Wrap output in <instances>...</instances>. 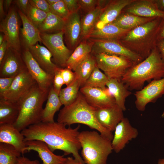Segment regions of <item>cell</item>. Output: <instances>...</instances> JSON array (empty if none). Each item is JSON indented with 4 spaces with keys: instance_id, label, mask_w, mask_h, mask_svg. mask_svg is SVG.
<instances>
[{
    "instance_id": "6da1fadb",
    "label": "cell",
    "mask_w": 164,
    "mask_h": 164,
    "mask_svg": "<svg viewBox=\"0 0 164 164\" xmlns=\"http://www.w3.org/2000/svg\"><path fill=\"white\" fill-rule=\"evenodd\" d=\"M80 125L75 128H67L64 124L58 122H43L31 125L21 131L25 142L39 140L46 143L52 152L60 150L66 155L72 154L74 158L81 164H85L79 153L81 148L79 141Z\"/></svg>"
},
{
    "instance_id": "7a4b0ae2",
    "label": "cell",
    "mask_w": 164,
    "mask_h": 164,
    "mask_svg": "<svg viewBox=\"0 0 164 164\" xmlns=\"http://www.w3.org/2000/svg\"><path fill=\"white\" fill-rule=\"evenodd\" d=\"M163 18H155L130 30L118 41L144 60L156 47L157 36Z\"/></svg>"
},
{
    "instance_id": "3957f363",
    "label": "cell",
    "mask_w": 164,
    "mask_h": 164,
    "mask_svg": "<svg viewBox=\"0 0 164 164\" xmlns=\"http://www.w3.org/2000/svg\"><path fill=\"white\" fill-rule=\"evenodd\" d=\"M164 77V62L157 46L149 55L127 71L121 81L130 91L142 89L145 83Z\"/></svg>"
},
{
    "instance_id": "277c9868",
    "label": "cell",
    "mask_w": 164,
    "mask_h": 164,
    "mask_svg": "<svg viewBox=\"0 0 164 164\" xmlns=\"http://www.w3.org/2000/svg\"><path fill=\"white\" fill-rule=\"evenodd\" d=\"M95 109L90 105L80 92L75 101L71 104L64 106L60 110L57 122L66 125L78 123L85 125L98 131L103 136L112 141L111 132L102 127L95 115Z\"/></svg>"
},
{
    "instance_id": "5b68a950",
    "label": "cell",
    "mask_w": 164,
    "mask_h": 164,
    "mask_svg": "<svg viewBox=\"0 0 164 164\" xmlns=\"http://www.w3.org/2000/svg\"><path fill=\"white\" fill-rule=\"evenodd\" d=\"M49 91L42 89L37 84L17 102L19 113L13 125L20 131L42 122L43 105L47 99Z\"/></svg>"
},
{
    "instance_id": "8992f818",
    "label": "cell",
    "mask_w": 164,
    "mask_h": 164,
    "mask_svg": "<svg viewBox=\"0 0 164 164\" xmlns=\"http://www.w3.org/2000/svg\"><path fill=\"white\" fill-rule=\"evenodd\" d=\"M81 155L85 164H106L113 150L111 141L96 131H83L79 135Z\"/></svg>"
},
{
    "instance_id": "52a82bcc",
    "label": "cell",
    "mask_w": 164,
    "mask_h": 164,
    "mask_svg": "<svg viewBox=\"0 0 164 164\" xmlns=\"http://www.w3.org/2000/svg\"><path fill=\"white\" fill-rule=\"evenodd\" d=\"M96 65L109 79L121 80L127 71L136 64L125 56L104 53L94 54Z\"/></svg>"
},
{
    "instance_id": "ba28073f",
    "label": "cell",
    "mask_w": 164,
    "mask_h": 164,
    "mask_svg": "<svg viewBox=\"0 0 164 164\" xmlns=\"http://www.w3.org/2000/svg\"><path fill=\"white\" fill-rule=\"evenodd\" d=\"M20 18L16 7L11 6L5 17L1 21L0 31L4 35L9 46L22 53Z\"/></svg>"
},
{
    "instance_id": "9c48e42d",
    "label": "cell",
    "mask_w": 164,
    "mask_h": 164,
    "mask_svg": "<svg viewBox=\"0 0 164 164\" xmlns=\"http://www.w3.org/2000/svg\"><path fill=\"white\" fill-rule=\"evenodd\" d=\"M64 34L63 31L54 34L40 33L42 43L51 53L56 64L61 68L65 67L71 54L64 43Z\"/></svg>"
},
{
    "instance_id": "30bf717a",
    "label": "cell",
    "mask_w": 164,
    "mask_h": 164,
    "mask_svg": "<svg viewBox=\"0 0 164 164\" xmlns=\"http://www.w3.org/2000/svg\"><path fill=\"white\" fill-rule=\"evenodd\" d=\"M28 71L16 76L9 89L0 97V99L18 102L37 84Z\"/></svg>"
},
{
    "instance_id": "8fae6325",
    "label": "cell",
    "mask_w": 164,
    "mask_h": 164,
    "mask_svg": "<svg viewBox=\"0 0 164 164\" xmlns=\"http://www.w3.org/2000/svg\"><path fill=\"white\" fill-rule=\"evenodd\" d=\"M93 42L92 51L94 54L104 53L123 56L127 57L136 64L144 59L121 44L118 40L91 39Z\"/></svg>"
},
{
    "instance_id": "7c38bea8",
    "label": "cell",
    "mask_w": 164,
    "mask_h": 164,
    "mask_svg": "<svg viewBox=\"0 0 164 164\" xmlns=\"http://www.w3.org/2000/svg\"><path fill=\"white\" fill-rule=\"evenodd\" d=\"M134 94L137 109L144 111L148 104L155 102L164 95V77L152 80L146 86L136 91Z\"/></svg>"
},
{
    "instance_id": "4fadbf2b",
    "label": "cell",
    "mask_w": 164,
    "mask_h": 164,
    "mask_svg": "<svg viewBox=\"0 0 164 164\" xmlns=\"http://www.w3.org/2000/svg\"><path fill=\"white\" fill-rule=\"evenodd\" d=\"M27 70L22 53L9 46L0 63V77H15Z\"/></svg>"
},
{
    "instance_id": "5bb4252c",
    "label": "cell",
    "mask_w": 164,
    "mask_h": 164,
    "mask_svg": "<svg viewBox=\"0 0 164 164\" xmlns=\"http://www.w3.org/2000/svg\"><path fill=\"white\" fill-rule=\"evenodd\" d=\"M22 54L28 71L39 87L42 89L49 91L53 85L54 75L50 74L44 70L29 50H22Z\"/></svg>"
},
{
    "instance_id": "9a60e30c",
    "label": "cell",
    "mask_w": 164,
    "mask_h": 164,
    "mask_svg": "<svg viewBox=\"0 0 164 164\" xmlns=\"http://www.w3.org/2000/svg\"><path fill=\"white\" fill-rule=\"evenodd\" d=\"M80 92L88 104L95 109L106 108L116 104L114 98L108 88L84 86L80 88Z\"/></svg>"
},
{
    "instance_id": "2e32d148",
    "label": "cell",
    "mask_w": 164,
    "mask_h": 164,
    "mask_svg": "<svg viewBox=\"0 0 164 164\" xmlns=\"http://www.w3.org/2000/svg\"><path fill=\"white\" fill-rule=\"evenodd\" d=\"M111 145L113 150L116 153L123 149L126 145L138 135L137 129L131 125L128 119L124 117L116 126Z\"/></svg>"
},
{
    "instance_id": "e0dca14e",
    "label": "cell",
    "mask_w": 164,
    "mask_h": 164,
    "mask_svg": "<svg viewBox=\"0 0 164 164\" xmlns=\"http://www.w3.org/2000/svg\"><path fill=\"white\" fill-rule=\"evenodd\" d=\"M18 12L21 20L22 27L20 28V39L22 50H29L38 42L42 43L40 32L38 28L19 9Z\"/></svg>"
},
{
    "instance_id": "ac0fdd59",
    "label": "cell",
    "mask_w": 164,
    "mask_h": 164,
    "mask_svg": "<svg viewBox=\"0 0 164 164\" xmlns=\"http://www.w3.org/2000/svg\"><path fill=\"white\" fill-rule=\"evenodd\" d=\"M122 12L143 17L164 18V12L158 8L154 0H134Z\"/></svg>"
},
{
    "instance_id": "d6986e66",
    "label": "cell",
    "mask_w": 164,
    "mask_h": 164,
    "mask_svg": "<svg viewBox=\"0 0 164 164\" xmlns=\"http://www.w3.org/2000/svg\"><path fill=\"white\" fill-rule=\"evenodd\" d=\"M123 111L116 104L110 107L95 109L94 113L99 124L112 132L124 117Z\"/></svg>"
},
{
    "instance_id": "ffe728a7",
    "label": "cell",
    "mask_w": 164,
    "mask_h": 164,
    "mask_svg": "<svg viewBox=\"0 0 164 164\" xmlns=\"http://www.w3.org/2000/svg\"><path fill=\"white\" fill-rule=\"evenodd\" d=\"M26 152L33 150L36 152L43 161L42 164H65L67 158L55 154L44 142L37 140L25 142Z\"/></svg>"
},
{
    "instance_id": "44dd1931",
    "label": "cell",
    "mask_w": 164,
    "mask_h": 164,
    "mask_svg": "<svg viewBox=\"0 0 164 164\" xmlns=\"http://www.w3.org/2000/svg\"><path fill=\"white\" fill-rule=\"evenodd\" d=\"M0 142L12 145L21 154L27 152L24 137L13 124H0Z\"/></svg>"
},
{
    "instance_id": "7402d4cb",
    "label": "cell",
    "mask_w": 164,
    "mask_h": 164,
    "mask_svg": "<svg viewBox=\"0 0 164 164\" xmlns=\"http://www.w3.org/2000/svg\"><path fill=\"white\" fill-rule=\"evenodd\" d=\"M134 0H108L94 29H100L112 22L122 10Z\"/></svg>"
},
{
    "instance_id": "603a6c76",
    "label": "cell",
    "mask_w": 164,
    "mask_h": 164,
    "mask_svg": "<svg viewBox=\"0 0 164 164\" xmlns=\"http://www.w3.org/2000/svg\"><path fill=\"white\" fill-rule=\"evenodd\" d=\"M81 26L80 16L78 13L70 14L65 20L63 30L67 45L70 48L76 45L81 36Z\"/></svg>"
},
{
    "instance_id": "cb8c5ba5",
    "label": "cell",
    "mask_w": 164,
    "mask_h": 164,
    "mask_svg": "<svg viewBox=\"0 0 164 164\" xmlns=\"http://www.w3.org/2000/svg\"><path fill=\"white\" fill-rule=\"evenodd\" d=\"M29 50L44 70L50 74L54 75L55 70L58 66L52 61V54L46 47L37 43L31 46Z\"/></svg>"
},
{
    "instance_id": "d4e9b609",
    "label": "cell",
    "mask_w": 164,
    "mask_h": 164,
    "mask_svg": "<svg viewBox=\"0 0 164 164\" xmlns=\"http://www.w3.org/2000/svg\"><path fill=\"white\" fill-rule=\"evenodd\" d=\"M130 30L122 29L111 23L100 29H94L87 38L91 39L118 40Z\"/></svg>"
},
{
    "instance_id": "484cf974",
    "label": "cell",
    "mask_w": 164,
    "mask_h": 164,
    "mask_svg": "<svg viewBox=\"0 0 164 164\" xmlns=\"http://www.w3.org/2000/svg\"><path fill=\"white\" fill-rule=\"evenodd\" d=\"M106 86L114 98L116 104L123 111H125V100L131 94L130 91L121 80L116 79H109Z\"/></svg>"
},
{
    "instance_id": "4316f807",
    "label": "cell",
    "mask_w": 164,
    "mask_h": 164,
    "mask_svg": "<svg viewBox=\"0 0 164 164\" xmlns=\"http://www.w3.org/2000/svg\"><path fill=\"white\" fill-rule=\"evenodd\" d=\"M93 42L83 41L80 43L71 53L66 65L65 68L74 71L77 67L92 51Z\"/></svg>"
},
{
    "instance_id": "83f0119b",
    "label": "cell",
    "mask_w": 164,
    "mask_h": 164,
    "mask_svg": "<svg viewBox=\"0 0 164 164\" xmlns=\"http://www.w3.org/2000/svg\"><path fill=\"white\" fill-rule=\"evenodd\" d=\"M62 105L59 94L55 91L53 85L49 90L46 104L42 112V122H54V115Z\"/></svg>"
},
{
    "instance_id": "f1b7e54d",
    "label": "cell",
    "mask_w": 164,
    "mask_h": 164,
    "mask_svg": "<svg viewBox=\"0 0 164 164\" xmlns=\"http://www.w3.org/2000/svg\"><path fill=\"white\" fill-rule=\"evenodd\" d=\"M155 18L141 17L121 12L111 23L123 29L130 30Z\"/></svg>"
},
{
    "instance_id": "f546056e",
    "label": "cell",
    "mask_w": 164,
    "mask_h": 164,
    "mask_svg": "<svg viewBox=\"0 0 164 164\" xmlns=\"http://www.w3.org/2000/svg\"><path fill=\"white\" fill-rule=\"evenodd\" d=\"M19 113L17 103L0 99V124H14Z\"/></svg>"
},
{
    "instance_id": "4dcf8cb0",
    "label": "cell",
    "mask_w": 164,
    "mask_h": 164,
    "mask_svg": "<svg viewBox=\"0 0 164 164\" xmlns=\"http://www.w3.org/2000/svg\"><path fill=\"white\" fill-rule=\"evenodd\" d=\"M65 20L51 12L38 28L41 33L54 34L63 31Z\"/></svg>"
},
{
    "instance_id": "1f68e13d",
    "label": "cell",
    "mask_w": 164,
    "mask_h": 164,
    "mask_svg": "<svg viewBox=\"0 0 164 164\" xmlns=\"http://www.w3.org/2000/svg\"><path fill=\"white\" fill-rule=\"evenodd\" d=\"M104 8L98 5L94 10L87 13L81 19V37L87 38L94 29Z\"/></svg>"
},
{
    "instance_id": "d6a6232c",
    "label": "cell",
    "mask_w": 164,
    "mask_h": 164,
    "mask_svg": "<svg viewBox=\"0 0 164 164\" xmlns=\"http://www.w3.org/2000/svg\"><path fill=\"white\" fill-rule=\"evenodd\" d=\"M96 65L94 56L90 54L77 67L74 72L76 79L80 84L81 87L84 86Z\"/></svg>"
},
{
    "instance_id": "836d02e7",
    "label": "cell",
    "mask_w": 164,
    "mask_h": 164,
    "mask_svg": "<svg viewBox=\"0 0 164 164\" xmlns=\"http://www.w3.org/2000/svg\"><path fill=\"white\" fill-rule=\"evenodd\" d=\"M80 87H81L80 84L76 79L71 84L61 89L59 95L62 105L66 106L73 103L78 96Z\"/></svg>"
},
{
    "instance_id": "e575fe53",
    "label": "cell",
    "mask_w": 164,
    "mask_h": 164,
    "mask_svg": "<svg viewBox=\"0 0 164 164\" xmlns=\"http://www.w3.org/2000/svg\"><path fill=\"white\" fill-rule=\"evenodd\" d=\"M21 154L12 145L0 142V164H15Z\"/></svg>"
},
{
    "instance_id": "d590c367",
    "label": "cell",
    "mask_w": 164,
    "mask_h": 164,
    "mask_svg": "<svg viewBox=\"0 0 164 164\" xmlns=\"http://www.w3.org/2000/svg\"><path fill=\"white\" fill-rule=\"evenodd\" d=\"M108 80L107 76L96 65L83 87H98L105 89L106 88V85Z\"/></svg>"
},
{
    "instance_id": "8d00e7d4",
    "label": "cell",
    "mask_w": 164,
    "mask_h": 164,
    "mask_svg": "<svg viewBox=\"0 0 164 164\" xmlns=\"http://www.w3.org/2000/svg\"><path fill=\"white\" fill-rule=\"evenodd\" d=\"M47 15V13L29 4L26 15L37 27L43 21Z\"/></svg>"
},
{
    "instance_id": "74e56055",
    "label": "cell",
    "mask_w": 164,
    "mask_h": 164,
    "mask_svg": "<svg viewBox=\"0 0 164 164\" xmlns=\"http://www.w3.org/2000/svg\"><path fill=\"white\" fill-rule=\"evenodd\" d=\"M50 12L66 20L70 13L63 0H60L57 3L50 5Z\"/></svg>"
},
{
    "instance_id": "f35d334b",
    "label": "cell",
    "mask_w": 164,
    "mask_h": 164,
    "mask_svg": "<svg viewBox=\"0 0 164 164\" xmlns=\"http://www.w3.org/2000/svg\"><path fill=\"white\" fill-rule=\"evenodd\" d=\"M59 70L63 80L64 84L67 86L72 83L76 79L74 71L66 68L59 67Z\"/></svg>"
},
{
    "instance_id": "ab89813d",
    "label": "cell",
    "mask_w": 164,
    "mask_h": 164,
    "mask_svg": "<svg viewBox=\"0 0 164 164\" xmlns=\"http://www.w3.org/2000/svg\"><path fill=\"white\" fill-rule=\"evenodd\" d=\"M57 67L55 70L53 82V86L56 92L58 94L61 89V87L64 84L63 77Z\"/></svg>"
},
{
    "instance_id": "60d3db41",
    "label": "cell",
    "mask_w": 164,
    "mask_h": 164,
    "mask_svg": "<svg viewBox=\"0 0 164 164\" xmlns=\"http://www.w3.org/2000/svg\"><path fill=\"white\" fill-rule=\"evenodd\" d=\"M80 8L87 13L95 9L98 5L99 0H78Z\"/></svg>"
},
{
    "instance_id": "b9f144b4",
    "label": "cell",
    "mask_w": 164,
    "mask_h": 164,
    "mask_svg": "<svg viewBox=\"0 0 164 164\" xmlns=\"http://www.w3.org/2000/svg\"><path fill=\"white\" fill-rule=\"evenodd\" d=\"M15 77H0V97L10 87Z\"/></svg>"
},
{
    "instance_id": "7bdbcfd3",
    "label": "cell",
    "mask_w": 164,
    "mask_h": 164,
    "mask_svg": "<svg viewBox=\"0 0 164 164\" xmlns=\"http://www.w3.org/2000/svg\"><path fill=\"white\" fill-rule=\"evenodd\" d=\"M29 2L32 5L47 13L50 12V5L46 0H29Z\"/></svg>"
},
{
    "instance_id": "ee69618b",
    "label": "cell",
    "mask_w": 164,
    "mask_h": 164,
    "mask_svg": "<svg viewBox=\"0 0 164 164\" xmlns=\"http://www.w3.org/2000/svg\"><path fill=\"white\" fill-rule=\"evenodd\" d=\"M66 5L70 14L77 12L80 6L78 0H63Z\"/></svg>"
},
{
    "instance_id": "f6af8a7d",
    "label": "cell",
    "mask_w": 164,
    "mask_h": 164,
    "mask_svg": "<svg viewBox=\"0 0 164 164\" xmlns=\"http://www.w3.org/2000/svg\"><path fill=\"white\" fill-rule=\"evenodd\" d=\"M13 2L19 8V9L26 15L29 4V0H15Z\"/></svg>"
},
{
    "instance_id": "bcb514c9",
    "label": "cell",
    "mask_w": 164,
    "mask_h": 164,
    "mask_svg": "<svg viewBox=\"0 0 164 164\" xmlns=\"http://www.w3.org/2000/svg\"><path fill=\"white\" fill-rule=\"evenodd\" d=\"M15 164H40L37 160H31L24 156L19 157Z\"/></svg>"
},
{
    "instance_id": "7dc6e473",
    "label": "cell",
    "mask_w": 164,
    "mask_h": 164,
    "mask_svg": "<svg viewBox=\"0 0 164 164\" xmlns=\"http://www.w3.org/2000/svg\"><path fill=\"white\" fill-rule=\"evenodd\" d=\"M8 47V43L5 38L3 43L0 45V63L4 57Z\"/></svg>"
},
{
    "instance_id": "c3c4849f",
    "label": "cell",
    "mask_w": 164,
    "mask_h": 164,
    "mask_svg": "<svg viewBox=\"0 0 164 164\" xmlns=\"http://www.w3.org/2000/svg\"><path fill=\"white\" fill-rule=\"evenodd\" d=\"M156 46L161 57L164 62V39L158 41Z\"/></svg>"
},
{
    "instance_id": "681fc988",
    "label": "cell",
    "mask_w": 164,
    "mask_h": 164,
    "mask_svg": "<svg viewBox=\"0 0 164 164\" xmlns=\"http://www.w3.org/2000/svg\"><path fill=\"white\" fill-rule=\"evenodd\" d=\"M158 41L164 39V18H163L158 36Z\"/></svg>"
},
{
    "instance_id": "f907efd6",
    "label": "cell",
    "mask_w": 164,
    "mask_h": 164,
    "mask_svg": "<svg viewBox=\"0 0 164 164\" xmlns=\"http://www.w3.org/2000/svg\"><path fill=\"white\" fill-rule=\"evenodd\" d=\"M3 2V0H0V18L1 21L3 19L6 15L4 10Z\"/></svg>"
},
{
    "instance_id": "816d5d0a",
    "label": "cell",
    "mask_w": 164,
    "mask_h": 164,
    "mask_svg": "<svg viewBox=\"0 0 164 164\" xmlns=\"http://www.w3.org/2000/svg\"><path fill=\"white\" fill-rule=\"evenodd\" d=\"M158 8L160 10H164V0H154Z\"/></svg>"
},
{
    "instance_id": "f5cc1de1",
    "label": "cell",
    "mask_w": 164,
    "mask_h": 164,
    "mask_svg": "<svg viewBox=\"0 0 164 164\" xmlns=\"http://www.w3.org/2000/svg\"><path fill=\"white\" fill-rule=\"evenodd\" d=\"M65 164H81L78 161L71 157L67 158Z\"/></svg>"
},
{
    "instance_id": "db71d44e",
    "label": "cell",
    "mask_w": 164,
    "mask_h": 164,
    "mask_svg": "<svg viewBox=\"0 0 164 164\" xmlns=\"http://www.w3.org/2000/svg\"><path fill=\"white\" fill-rule=\"evenodd\" d=\"M13 1L12 0H4L3 5L5 10L9 11L11 6V5Z\"/></svg>"
},
{
    "instance_id": "11a10c76",
    "label": "cell",
    "mask_w": 164,
    "mask_h": 164,
    "mask_svg": "<svg viewBox=\"0 0 164 164\" xmlns=\"http://www.w3.org/2000/svg\"><path fill=\"white\" fill-rule=\"evenodd\" d=\"M49 5H53L59 2L60 0H46Z\"/></svg>"
},
{
    "instance_id": "9f6ffc18",
    "label": "cell",
    "mask_w": 164,
    "mask_h": 164,
    "mask_svg": "<svg viewBox=\"0 0 164 164\" xmlns=\"http://www.w3.org/2000/svg\"><path fill=\"white\" fill-rule=\"evenodd\" d=\"M5 39V37L4 34L1 33L0 34V45H1Z\"/></svg>"
},
{
    "instance_id": "6f0895ef",
    "label": "cell",
    "mask_w": 164,
    "mask_h": 164,
    "mask_svg": "<svg viewBox=\"0 0 164 164\" xmlns=\"http://www.w3.org/2000/svg\"><path fill=\"white\" fill-rule=\"evenodd\" d=\"M158 164H164V159H159Z\"/></svg>"
},
{
    "instance_id": "680465c9",
    "label": "cell",
    "mask_w": 164,
    "mask_h": 164,
    "mask_svg": "<svg viewBox=\"0 0 164 164\" xmlns=\"http://www.w3.org/2000/svg\"><path fill=\"white\" fill-rule=\"evenodd\" d=\"M161 116L162 117V118H164V111L162 113V115H161Z\"/></svg>"
},
{
    "instance_id": "91938a15",
    "label": "cell",
    "mask_w": 164,
    "mask_h": 164,
    "mask_svg": "<svg viewBox=\"0 0 164 164\" xmlns=\"http://www.w3.org/2000/svg\"><path fill=\"white\" fill-rule=\"evenodd\" d=\"M163 11H164V10H163Z\"/></svg>"
}]
</instances>
